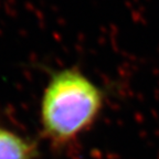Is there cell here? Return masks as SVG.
Returning a JSON list of instances; mask_svg holds the SVG:
<instances>
[{
    "label": "cell",
    "instance_id": "cell-1",
    "mask_svg": "<svg viewBox=\"0 0 159 159\" xmlns=\"http://www.w3.org/2000/svg\"><path fill=\"white\" fill-rule=\"evenodd\" d=\"M105 103V89L81 70L55 71L45 85L40 105L43 137L52 146H69L94 126Z\"/></svg>",
    "mask_w": 159,
    "mask_h": 159
},
{
    "label": "cell",
    "instance_id": "cell-2",
    "mask_svg": "<svg viewBox=\"0 0 159 159\" xmlns=\"http://www.w3.org/2000/svg\"><path fill=\"white\" fill-rule=\"evenodd\" d=\"M37 142L0 125V159H35Z\"/></svg>",
    "mask_w": 159,
    "mask_h": 159
}]
</instances>
